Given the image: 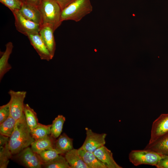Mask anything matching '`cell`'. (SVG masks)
<instances>
[{
  "label": "cell",
  "instance_id": "6da1fadb",
  "mask_svg": "<svg viewBox=\"0 0 168 168\" xmlns=\"http://www.w3.org/2000/svg\"><path fill=\"white\" fill-rule=\"evenodd\" d=\"M35 140L24 114L16 120L14 131L9 138L8 144L9 150L12 155L18 154Z\"/></svg>",
  "mask_w": 168,
  "mask_h": 168
},
{
  "label": "cell",
  "instance_id": "7a4b0ae2",
  "mask_svg": "<svg viewBox=\"0 0 168 168\" xmlns=\"http://www.w3.org/2000/svg\"><path fill=\"white\" fill-rule=\"evenodd\" d=\"M43 26H48L55 31L61 24L62 9L55 0H42L38 7Z\"/></svg>",
  "mask_w": 168,
  "mask_h": 168
},
{
  "label": "cell",
  "instance_id": "3957f363",
  "mask_svg": "<svg viewBox=\"0 0 168 168\" xmlns=\"http://www.w3.org/2000/svg\"><path fill=\"white\" fill-rule=\"evenodd\" d=\"M92 10L90 0H75L62 10L61 21L78 22Z\"/></svg>",
  "mask_w": 168,
  "mask_h": 168
},
{
  "label": "cell",
  "instance_id": "277c9868",
  "mask_svg": "<svg viewBox=\"0 0 168 168\" xmlns=\"http://www.w3.org/2000/svg\"><path fill=\"white\" fill-rule=\"evenodd\" d=\"M162 155L150 150H133L129 154V161L137 166L148 165L156 166L162 158Z\"/></svg>",
  "mask_w": 168,
  "mask_h": 168
},
{
  "label": "cell",
  "instance_id": "5b68a950",
  "mask_svg": "<svg viewBox=\"0 0 168 168\" xmlns=\"http://www.w3.org/2000/svg\"><path fill=\"white\" fill-rule=\"evenodd\" d=\"M10 96V115L17 120L23 115L26 91H15L10 90L8 92Z\"/></svg>",
  "mask_w": 168,
  "mask_h": 168
},
{
  "label": "cell",
  "instance_id": "8992f818",
  "mask_svg": "<svg viewBox=\"0 0 168 168\" xmlns=\"http://www.w3.org/2000/svg\"><path fill=\"white\" fill-rule=\"evenodd\" d=\"M12 12L15 18V27L18 31L27 36L30 34L39 33L41 25L26 19L19 10Z\"/></svg>",
  "mask_w": 168,
  "mask_h": 168
},
{
  "label": "cell",
  "instance_id": "52a82bcc",
  "mask_svg": "<svg viewBox=\"0 0 168 168\" xmlns=\"http://www.w3.org/2000/svg\"><path fill=\"white\" fill-rule=\"evenodd\" d=\"M85 130L86 137L83 145L81 147L82 148L87 151L93 152L96 149L105 145L106 134L97 133L93 132L88 128H86Z\"/></svg>",
  "mask_w": 168,
  "mask_h": 168
},
{
  "label": "cell",
  "instance_id": "ba28073f",
  "mask_svg": "<svg viewBox=\"0 0 168 168\" xmlns=\"http://www.w3.org/2000/svg\"><path fill=\"white\" fill-rule=\"evenodd\" d=\"M168 133V114H161L153 122L148 144Z\"/></svg>",
  "mask_w": 168,
  "mask_h": 168
},
{
  "label": "cell",
  "instance_id": "9c48e42d",
  "mask_svg": "<svg viewBox=\"0 0 168 168\" xmlns=\"http://www.w3.org/2000/svg\"><path fill=\"white\" fill-rule=\"evenodd\" d=\"M19 154V159L26 167L29 168H40L43 162L38 154L29 147L24 149Z\"/></svg>",
  "mask_w": 168,
  "mask_h": 168
},
{
  "label": "cell",
  "instance_id": "30bf717a",
  "mask_svg": "<svg viewBox=\"0 0 168 168\" xmlns=\"http://www.w3.org/2000/svg\"><path fill=\"white\" fill-rule=\"evenodd\" d=\"M27 37L41 59L49 61L53 58L39 33L30 34Z\"/></svg>",
  "mask_w": 168,
  "mask_h": 168
},
{
  "label": "cell",
  "instance_id": "8fae6325",
  "mask_svg": "<svg viewBox=\"0 0 168 168\" xmlns=\"http://www.w3.org/2000/svg\"><path fill=\"white\" fill-rule=\"evenodd\" d=\"M98 159L107 168H122L114 161L111 151L103 146L93 152Z\"/></svg>",
  "mask_w": 168,
  "mask_h": 168
},
{
  "label": "cell",
  "instance_id": "7c38bea8",
  "mask_svg": "<svg viewBox=\"0 0 168 168\" xmlns=\"http://www.w3.org/2000/svg\"><path fill=\"white\" fill-rule=\"evenodd\" d=\"M19 11L21 15L26 19L41 25V16L38 7L24 2Z\"/></svg>",
  "mask_w": 168,
  "mask_h": 168
},
{
  "label": "cell",
  "instance_id": "4fadbf2b",
  "mask_svg": "<svg viewBox=\"0 0 168 168\" xmlns=\"http://www.w3.org/2000/svg\"><path fill=\"white\" fill-rule=\"evenodd\" d=\"M54 31L49 26L41 25L39 32L42 40L53 57L56 49V44L54 34Z\"/></svg>",
  "mask_w": 168,
  "mask_h": 168
},
{
  "label": "cell",
  "instance_id": "5bb4252c",
  "mask_svg": "<svg viewBox=\"0 0 168 168\" xmlns=\"http://www.w3.org/2000/svg\"><path fill=\"white\" fill-rule=\"evenodd\" d=\"M79 154L88 168H107L94 154L80 147L77 149Z\"/></svg>",
  "mask_w": 168,
  "mask_h": 168
},
{
  "label": "cell",
  "instance_id": "9a60e30c",
  "mask_svg": "<svg viewBox=\"0 0 168 168\" xmlns=\"http://www.w3.org/2000/svg\"><path fill=\"white\" fill-rule=\"evenodd\" d=\"M144 149L152 150L161 155H168V133L152 143H148Z\"/></svg>",
  "mask_w": 168,
  "mask_h": 168
},
{
  "label": "cell",
  "instance_id": "2e32d148",
  "mask_svg": "<svg viewBox=\"0 0 168 168\" xmlns=\"http://www.w3.org/2000/svg\"><path fill=\"white\" fill-rule=\"evenodd\" d=\"M13 46L12 43L9 42L6 45V49L0 58V81L12 67L8 63V60L11 54Z\"/></svg>",
  "mask_w": 168,
  "mask_h": 168
},
{
  "label": "cell",
  "instance_id": "e0dca14e",
  "mask_svg": "<svg viewBox=\"0 0 168 168\" xmlns=\"http://www.w3.org/2000/svg\"><path fill=\"white\" fill-rule=\"evenodd\" d=\"M59 137L55 142L54 148L59 155L65 154L73 149V139L70 138L65 133L60 135Z\"/></svg>",
  "mask_w": 168,
  "mask_h": 168
},
{
  "label": "cell",
  "instance_id": "ac0fdd59",
  "mask_svg": "<svg viewBox=\"0 0 168 168\" xmlns=\"http://www.w3.org/2000/svg\"><path fill=\"white\" fill-rule=\"evenodd\" d=\"M64 157L70 168H88L79 154L77 149H73L68 152Z\"/></svg>",
  "mask_w": 168,
  "mask_h": 168
},
{
  "label": "cell",
  "instance_id": "d6986e66",
  "mask_svg": "<svg viewBox=\"0 0 168 168\" xmlns=\"http://www.w3.org/2000/svg\"><path fill=\"white\" fill-rule=\"evenodd\" d=\"M53 138L48 135L43 138L35 140L31 144V148L37 154L43 150L54 148L55 142Z\"/></svg>",
  "mask_w": 168,
  "mask_h": 168
},
{
  "label": "cell",
  "instance_id": "ffe728a7",
  "mask_svg": "<svg viewBox=\"0 0 168 168\" xmlns=\"http://www.w3.org/2000/svg\"><path fill=\"white\" fill-rule=\"evenodd\" d=\"M24 113L26 123L30 130L35 128L39 123L37 114L27 104H25Z\"/></svg>",
  "mask_w": 168,
  "mask_h": 168
},
{
  "label": "cell",
  "instance_id": "44dd1931",
  "mask_svg": "<svg viewBox=\"0 0 168 168\" xmlns=\"http://www.w3.org/2000/svg\"><path fill=\"white\" fill-rule=\"evenodd\" d=\"M65 118L63 115H58L53 121L50 128V135L54 138L59 137L62 131Z\"/></svg>",
  "mask_w": 168,
  "mask_h": 168
},
{
  "label": "cell",
  "instance_id": "7402d4cb",
  "mask_svg": "<svg viewBox=\"0 0 168 168\" xmlns=\"http://www.w3.org/2000/svg\"><path fill=\"white\" fill-rule=\"evenodd\" d=\"M51 124L45 125L39 123L34 128L30 130V133L35 140L43 138L50 134Z\"/></svg>",
  "mask_w": 168,
  "mask_h": 168
},
{
  "label": "cell",
  "instance_id": "603a6c76",
  "mask_svg": "<svg viewBox=\"0 0 168 168\" xmlns=\"http://www.w3.org/2000/svg\"><path fill=\"white\" fill-rule=\"evenodd\" d=\"M16 120L10 115L4 122L0 124V133L10 137L15 126Z\"/></svg>",
  "mask_w": 168,
  "mask_h": 168
},
{
  "label": "cell",
  "instance_id": "cb8c5ba5",
  "mask_svg": "<svg viewBox=\"0 0 168 168\" xmlns=\"http://www.w3.org/2000/svg\"><path fill=\"white\" fill-rule=\"evenodd\" d=\"M42 166L45 168H70L65 157L61 155L50 161L43 163Z\"/></svg>",
  "mask_w": 168,
  "mask_h": 168
},
{
  "label": "cell",
  "instance_id": "d4e9b609",
  "mask_svg": "<svg viewBox=\"0 0 168 168\" xmlns=\"http://www.w3.org/2000/svg\"><path fill=\"white\" fill-rule=\"evenodd\" d=\"M8 142L0 146V168H6L12 155L9 148Z\"/></svg>",
  "mask_w": 168,
  "mask_h": 168
},
{
  "label": "cell",
  "instance_id": "484cf974",
  "mask_svg": "<svg viewBox=\"0 0 168 168\" xmlns=\"http://www.w3.org/2000/svg\"><path fill=\"white\" fill-rule=\"evenodd\" d=\"M38 154L43 163L51 161L59 155L54 148L43 150Z\"/></svg>",
  "mask_w": 168,
  "mask_h": 168
},
{
  "label": "cell",
  "instance_id": "4316f807",
  "mask_svg": "<svg viewBox=\"0 0 168 168\" xmlns=\"http://www.w3.org/2000/svg\"><path fill=\"white\" fill-rule=\"evenodd\" d=\"M0 2L9 8L12 12L19 10L23 3L21 0H0Z\"/></svg>",
  "mask_w": 168,
  "mask_h": 168
},
{
  "label": "cell",
  "instance_id": "83f0119b",
  "mask_svg": "<svg viewBox=\"0 0 168 168\" xmlns=\"http://www.w3.org/2000/svg\"><path fill=\"white\" fill-rule=\"evenodd\" d=\"M10 114V102L0 107V124L5 120Z\"/></svg>",
  "mask_w": 168,
  "mask_h": 168
},
{
  "label": "cell",
  "instance_id": "f1b7e54d",
  "mask_svg": "<svg viewBox=\"0 0 168 168\" xmlns=\"http://www.w3.org/2000/svg\"><path fill=\"white\" fill-rule=\"evenodd\" d=\"M156 167L157 168H168V155H162Z\"/></svg>",
  "mask_w": 168,
  "mask_h": 168
},
{
  "label": "cell",
  "instance_id": "f546056e",
  "mask_svg": "<svg viewBox=\"0 0 168 168\" xmlns=\"http://www.w3.org/2000/svg\"><path fill=\"white\" fill-rule=\"evenodd\" d=\"M60 6L62 10L75 0H55Z\"/></svg>",
  "mask_w": 168,
  "mask_h": 168
},
{
  "label": "cell",
  "instance_id": "4dcf8cb0",
  "mask_svg": "<svg viewBox=\"0 0 168 168\" xmlns=\"http://www.w3.org/2000/svg\"><path fill=\"white\" fill-rule=\"evenodd\" d=\"M9 137L0 134V146L5 145L9 142Z\"/></svg>",
  "mask_w": 168,
  "mask_h": 168
},
{
  "label": "cell",
  "instance_id": "1f68e13d",
  "mask_svg": "<svg viewBox=\"0 0 168 168\" xmlns=\"http://www.w3.org/2000/svg\"><path fill=\"white\" fill-rule=\"evenodd\" d=\"M42 0H23V2L27 3L38 7Z\"/></svg>",
  "mask_w": 168,
  "mask_h": 168
},
{
  "label": "cell",
  "instance_id": "d6a6232c",
  "mask_svg": "<svg viewBox=\"0 0 168 168\" xmlns=\"http://www.w3.org/2000/svg\"><path fill=\"white\" fill-rule=\"evenodd\" d=\"M21 0V1H22V2H23V0Z\"/></svg>",
  "mask_w": 168,
  "mask_h": 168
}]
</instances>
